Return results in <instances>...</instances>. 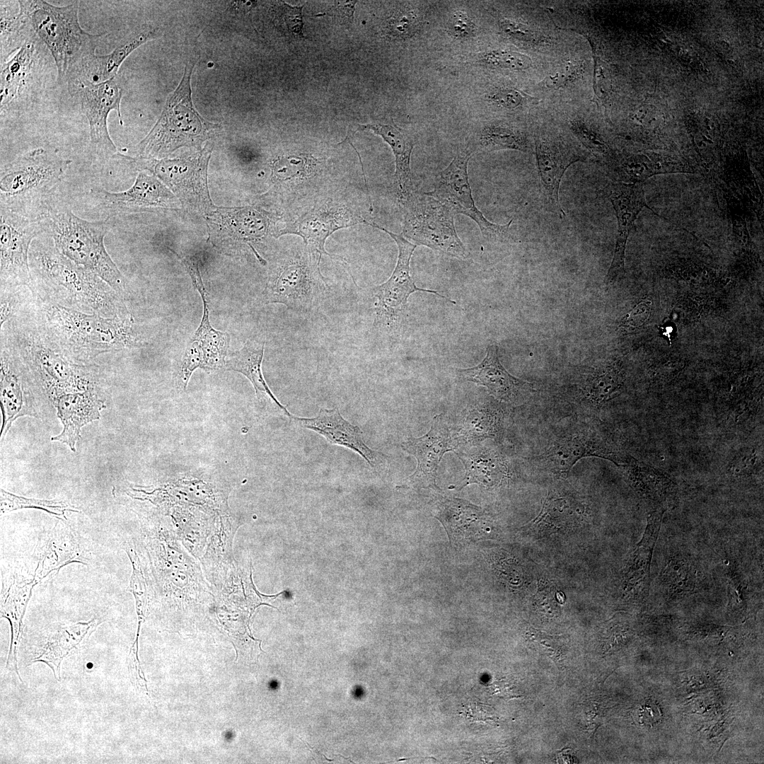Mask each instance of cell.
I'll use <instances>...</instances> for the list:
<instances>
[{"instance_id":"cell-1","label":"cell","mask_w":764,"mask_h":764,"mask_svg":"<svg viewBox=\"0 0 764 764\" xmlns=\"http://www.w3.org/2000/svg\"><path fill=\"white\" fill-rule=\"evenodd\" d=\"M29 266V286L45 303L107 318L129 316L120 294L96 274L66 257L53 241H33Z\"/></svg>"},{"instance_id":"cell-2","label":"cell","mask_w":764,"mask_h":764,"mask_svg":"<svg viewBox=\"0 0 764 764\" xmlns=\"http://www.w3.org/2000/svg\"><path fill=\"white\" fill-rule=\"evenodd\" d=\"M79 3L57 6L45 1H18L31 31L54 59L59 83L67 82L69 86L79 79L87 60L96 54L101 38L107 34H92L81 28Z\"/></svg>"},{"instance_id":"cell-3","label":"cell","mask_w":764,"mask_h":764,"mask_svg":"<svg viewBox=\"0 0 764 764\" xmlns=\"http://www.w3.org/2000/svg\"><path fill=\"white\" fill-rule=\"evenodd\" d=\"M44 303V330L67 358L79 361L134 344L131 316L107 318Z\"/></svg>"},{"instance_id":"cell-4","label":"cell","mask_w":764,"mask_h":764,"mask_svg":"<svg viewBox=\"0 0 764 764\" xmlns=\"http://www.w3.org/2000/svg\"><path fill=\"white\" fill-rule=\"evenodd\" d=\"M57 249L66 257L94 272L122 294L125 280L105 245L108 220L90 221L69 209H47L39 216Z\"/></svg>"},{"instance_id":"cell-5","label":"cell","mask_w":764,"mask_h":764,"mask_svg":"<svg viewBox=\"0 0 764 764\" xmlns=\"http://www.w3.org/2000/svg\"><path fill=\"white\" fill-rule=\"evenodd\" d=\"M194 65H187L180 83L168 97L162 112L148 134L137 145L142 158L162 159L182 146H199L219 127L204 120L191 98Z\"/></svg>"},{"instance_id":"cell-6","label":"cell","mask_w":764,"mask_h":764,"mask_svg":"<svg viewBox=\"0 0 764 764\" xmlns=\"http://www.w3.org/2000/svg\"><path fill=\"white\" fill-rule=\"evenodd\" d=\"M71 161L44 148L30 150L1 168L0 207L26 215L62 181Z\"/></svg>"},{"instance_id":"cell-7","label":"cell","mask_w":764,"mask_h":764,"mask_svg":"<svg viewBox=\"0 0 764 764\" xmlns=\"http://www.w3.org/2000/svg\"><path fill=\"white\" fill-rule=\"evenodd\" d=\"M321 256L305 246L274 266L263 291L266 303H282L306 313L318 306L330 290L319 268Z\"/></svg>"},{"instance_id":"cell-8","label":"cell","mask_w":764,"mask_h":764,"mask_svg":"<svg viewBox=\"0 0 764 764\" xmlns=\"http://www.w3.org/2000/svg\"><path fill=\"white\" fill-rule=\"evenodd\" d=\"M399 201L403 214L401 234L405 238L452 257H467L455 228L456 214L450 209L427 193L415 190Z\"/></svg>"},{"instance_id":"cell-9","label":"cell","mask_w":764,"mask_h":764,"mask_svg":"<svg viewBox=\"0 0 764 764\" xmlns=\"http://www.w3.org/2000/svg\"><path fill=\"white\" fill-rule=\"evenodd\" d=\"M13 345L24 361L30 364L42 378L54 397L63 393L80 392L92 386V380L81 366H77L44 333L18 334Z\"/></svg>"},{"instance_id":"cell-10","label":"cell","mask_w":764,"mask_h":764,"mask_svg":"<svg viewBox=\"0 0 764 764\" xmlns=\"http://www.w3.org/2000/svg\"><path fill=\"white\" fill-rule=\"evenodd\" d=\"M1 289L29 286V252L33 241L45 231L40 217L0 207Z\"/></svg>"},{"instance_id":"cell-11","label":"cell","mask_w":764,"mask_h":764,"mask_svg":"<svg viewBox=\"0 0 764 764\" xmlns=\"http://www.w3.org/2000/svg\"><path fill=\"white\" fill-rule=\"evenodd\" d=\"M45 48L33 34L12 57L1 64V115L25 108L37 94L47 62Z\"/></svg>"},{"instance_id":"cell-12","label":"cell","mask_w":764,"mask_h":764,"mask_svg":"<svg viewBox=\"0 0 764 764\" xmlns=\"http://www.w3.org/2000/svg\"><path fill=\"white\" fill-rule=\"evenodd\" d=\"M211 150L206 146L190 157L179 159L139 158L141 167L163 182L189 207L206 212L212 203L207 187Z\"/></svg>"},{"instance_id":"cell-13","label":"cell","mask_w":764,"mask_h":764,"mask_svg":"<svg viewBox=\"0 0 764 764\" xmlns=\"http://www.w3.org/2000/svg\"><path fill=\"white\" fill-rule=\"evenodd\" d=\"M470 149L458 150L451 163L436 176L432 191L427 194L446 206L455 214H462L473 219L487 238L506 236L512 223L498 225L488 221L478 209L473 198L468 179Z\"/></svg>"},{"instance_id":"cell-14","label":"cell","mask_w":764,"mask_h":764,"mask_svg":"<svg viewBox=\"0 0 764 764\" xmlns=\"http://www.w3.org/2000/svg\"><path fill=\"white\" fill-rule=\"evenodd\" d=\"M70 87L74 88L81 110L88 120L92 151L103 158L115 157L118 151L108 131L109 113L115 111L120 123L123 124L120 110L122 90L115 77L100 83L79 81Z\"/></svg>"},{"instance_id":"cell-15","label":"cell","mask_w":764,"mask_h":764,"mask_svg":"<svg viewBox=\"0 0 764 764\" xmlns=\"http://www.w3.org/2000/svg\"><path fill=\"white\" fill-rule=\"evenodd\" d=\"M19 354V353H18ZM20 355V354H19ZM16 350L1 346V409L3 422L1 436L4 437L13 422L21 416L37 417L34 395L28 376V367Z\"/></svg>"},{"instance_id":"cell-16","label":"cell","mask_w":764,"mask_h":764,"mask_svg":"<svg viewBox=\"0 0 764 764\" xmlns=\"http://www.w3.org/2000/svg\"><path fill=\"white\" fill-rule=\"evenodd\" d=\"M362 221L387 233L398 248L397 264L390 277L374 289V296L378 299L376 306L378 318H395L406 306L409 296L415 291L432 293L446 299L436 291L421 289L415 284L410 274V263L417 245L408 241L402 234L390 232L376 223Z\"/></svg>"},{"instance_id":"cell-17","label":"cell","mask_w":764,"mask_h":764,"mask_svg":"<svg viewBox=\"0 0 764 764\" xmlns=\"http://www.w3.org/2000/svg\"><path fill=\"white\" fill-rule=\"evenodd\" d=\"M536 156L544 195L560 218L565 216L559 199L560 185L565 172L582 154L562 137L538 132L535 137Z\"/></svg>"},{"instance_id":"cell-18","label":"cell","mask_w":764,"mask_h":764,"mask_svg":"<svg viewBox=\"0 0 764 764\" xmlns=\"http://www.w3.org/2000/svg\"><path fill=\"white\" fill-rule=\"evenodd\" d=\"M91 194L104 209L115 212H151L173 207V193L154 174L140 172L127 190L110 192L93 188Z\"/></svg>"},{"instance_id":"cell-19","label":"cell","mask_w":764,"mask_h":764,"mask_svg":"<svg viewBox=\"0 0 764 764\" xmlns=\"http://www.w3.org/2000/svg\"><path fill=\"white\" fill-rule=\"evenodd\" d=\"M596 456L623 465L628 457L618 453L591 430H577L557 439L543 453L539 461L550 471L567 475L581 458Z\"/></svg>"},{"instance_id":"cell-20","label":"cell","mask_w":764,"mask_h":764,"mask_svg":"<svg viewBox=\"0 0 764 764\" xmlns=\"http://www.w3.org/2000/svg\"><path fill=\"white\" fill-rule=\"evenodd\" d=\"M603 192L611 202L618 220L614 255L605 279L608 284L624 271L627 238L639 213L644 207L651 209L646 203L643 183L612 182L604 188Z\"/></svg>"},{"instance_id":"cell-21","label":"cell","mask_w":764,"mask_h":764,"mask_svg":"<svg viewBox=\"0 0 764 764\" xmlns=\"http://www.w3.org/2000/svg\"><path fill=\"white\" fill-rule=\"evenodd\" d=\"M403 446L417 461L416 470L410 477L412 484L436 489V470L440 461L446 451L454 449L456 441L440 415L434 417L427 434L419 438L409 439Z\"/></svg>"},{"instance_id":"cell-22","label":"cell","mask_w":764,"mask_h":764,"mask_svg":"<svg viewBox=\"0 0 764 764\" xmlns=\"http://www.w3.org/2000/svg\"><path fill=\"white\" fill-rule=\"evenodd\" d=\"M357 223L350 213L344 207H331L329 204L313 207L294 221L287 224L278 236L295 234L301 236L305 246L321 257L326 255L332 257L325 249V243L335 231L347 228Z\"/></svg>"},{"instance_id":"cell-23","label":"cell","mask_w":764,"mask_h":764,"mask_svg":"<svg viewBox=\"0 0 764 764\" xmlns=\"http://www.w3.org/2000/svg\"><path fill=\"white\" fill-rule=\"evenodd\" d=\"M291 419L301 427L322 435L331 444L357 452L372 468H375L379 461L381 454L366 445L361 430L344 419L337 408H320L317 416L311 418L293 415Z\"/></svg>"},{"instance_id":"cell-24","label":"cell","mask_w":764,"mask_h":764,"mask_svg":"<svg viewBox=\"0 0 764 764\" xmlns=\"http://www.w3.org/2000/svg\"><path fill=\"white\" fill-rule=\"evenodd\" d=\"M58 417L63 424L62 432L52 437L66 444L76 451L75 445L81 438V428L89 422L98 420L105 407L93 391V388L84 391L63 393L54 397Z\"/></svg>"},{"instance_id":"cell-25","label":"cell","mask_w":764,"mask_h":764,"mask_svg":"<svg viewBox=\"0 0 764 764\" xmlns=\"http://www.w3.org/2000/svg\"><path fill=\"white\" fill-rule=\"evenodd\" d=\"M356 131L368 129L379 135L390 146L395 158V183L399 200L414 191L410 158L414 141L408 132L393 120H381L358 125Z\"/></svg>"},{"instance_id":"cell-26","label":"cell","mask_w":764,"mask_h":764,"mask_svg":"<svg viewBox=\"0 0 764 764\" xmlns=\"http://www.w3.org/2000/svg\"><path fill=\"white\" fill-rule=\"evenodd\" d=\"M497 349L496 345H490L486 357L480 364L470 369H459L458 373L464 381L487 387L497 398L511 401L516 398L521 390H526L531 386L506 371L499 360Z\"/></svg>"},{"instance_id":"cell-27","label":"cell","mask_w":764,"mask_h":764,"mask_svg":"<svg viewBox=\"0 0 764 764\" xmlns=\"http://www.w3.org/2000/svg\"><path fill=\"white\" fill-rule=\"evenodd\" d=\"M98 623V620L93 619L60 626L49 636L41 652L32 662L45 663L60 681L62 662L88 639Z\"/></svg>"},{"instance_id":"cell-28","label":"cell","mask_w":764,"mask_h":764,"mask_svg":"<svg viewBox=\"0 0 764 764\" xmlns=\"http://www.w3.org/2000/svg\"><path fill=\"white\" fill-rule=\"evenodd\" d=\"M664 509L649 514L643 537L632 553L625 573V589L645 596L649 591L650 565L660 531Z\"/></svg>"},{"instance_id":"cell-29","label":"cell","mask_w":764,"mask_h":764,"mask_svg":"<svg viewBox=\"0 0 764 764\" xmlns=\"http://www.w3.org/2000/svg\"><path fill=\"white\" fill-rule=\"evenodd\" d=\"M158 35V29L143 30L123 38L108 54L98 55L96 53L87 60L74 83L82 80L100 83L115 78L122 62L134 50Z\"/></svg>"},{"instance_id":"cell-30","label":"cell","mask_w":764,"mask_h":764,"mask_svg":"<svg viewBox=\"0 0 764 764\" xmlns=\"http://www.w3.org/2000/svg\"><path fill=\"white\" fill-rule=\"evenodd\" d=\"M35 585L33 579L30 581H21L15 579L1 597V617L7 619L11 625V642L6 667L15 672L21 681L22 679L17 663L18 649L21 637L23 620Z\"/></svg>"},{"instance_id":"cell-31","label":"cell","mask_w":764,"mask_h":764,"mask_svg":"<svg viewBox=\"0 0 764 764\" xmlns=\"http://www.w3.org/2000/svg\"><path fill=\"white\" fill-rule=\"evenodd\" d=\"M264 349L263 341L248 340L241 349L231 354L224 367L246 376L252 383L257 398L266 395L287 417L291 418L292 415L274 397L263 377L261 366Z\"/></svg>"},{"instance_id":"cell-32","label":"cell","mask_w":764,"mask_h":764,"mask_svg":"<svg viewBox=\"0 0 764 764\" xmlns=\"http://www.w3.org/2000/svg\"><path fill=\"white\" fill-rule=\"evenodd\" d=\"M226 212L231 219V220L224 211H218V215L216 216L220 219V224L225 225V229L227 231L219 232L220 235H224L222 239L228 236V239L225 241L226 243L221 248L229 249L233 243H247L253 248L251 243L258 241L267 233V221L255 209L247 208L238 211L229 210Z\"/></svg>"},{"instance_id":"cell-33","label":"cell","mask_w":764,"mask_h":764,"mask_svg":"<svg viewBox=\"0 0 764 764\" xmlns=\"http://www.w3.org/2000/svg\"><path fill=\"white\" fill-rule=\"evenodd\" d=\"M33 35L18 1H1V64L12 57Z\"/></svg>"},{"instance_id":"cell-34","label":"cell","mask_w":764,"mask_h":764,"mask_svg":"<svg viewBox=\"0 0 764 764\" xmlns=\"http://www.w3.org/2000/svg\"><path fill=\"white\" fill-rule=\"evenodd\" d=\"M635 490L654 504L665 502L673 492V485L665 475L628 458L623 465Z\"/></svg>"},{"instance_id":"cell-35","label":"cell","mask_w":764,"mask_h":764,"mask_svg":"<svg viewBox=\"0 0 764 764\" xmlns=\"http://www.w3.org/2000/svg\"><path fill=\"white\" fill-rule=\"evenodd\" d=\"M482 509L461 499L446 500L436 518L444 526L450 540L470 536V528L483 521Z\"/></svg>"},{"instance_id":"cell-36","label":"cell","mask_w":764,"mask_h":764,"mask_svg":"<svg viewBox=\"0 0 764 764\" xmlns=\"http://www.w3.org/2000/svg\"><path fill=\"white\" fill-rule=\"evenodd\" d=\"M71 535L54 533L47 543L45 550L37 565L33 577L36 584L52 572L58 570L68 563L81 562L77 543Z\"/></svg>"},{"instance_id":"cell-37","label":"cell","mask_w":764,"mask_h":764,"mask_svg":"<svg viewBox=\"0 0 764 764\" xmlns=\"http://www.w3.org/2000/svg\"><path fill=\"white\" fill-rule=\"evenodd\" d=\"M204 302V315L201 324L192 340H195L200 347L205 362V369H216L225 366L226 357L229 335L211 327L208 318V308L204 297V286L197 289Z\"/></svg>"},{"instance_id":"cell-38","label":"cell","mask_w":764,"mask_h":764,"mask_svg":"<svg viewBox=\"0 0 764 764\" xmlns=\"http://www.w3.org/2000/svg\"><path fill=\"white\" fill-rule=\"evenodd\" d=\"M615 173L621 183H643L646 179L661 173H693L690 168L676 162L654 161L644 156H630L617 166Z\"/></svg>"},{"instance_id":"cell-39","label":"cell","mask_w":764,"mask_h":764,"mask_svg":"<svg viewBox=\"0 0 764 764\" xmlns=\"http://www.w3.org/2000/svg\"><path fill=\"white\" fill-rule=\"evenodd\" d=\"M478 147L486 151L511 149L527 151L529 141L526 134L517 127L504 122H491L484 125L477 134Z\"/></svg>"},{"instance_id":"cell-40","label":"cell","mask_w":764,"mask_h":764,"mask_svg":"<svg viewBox=\"0 0 764 764\" xmlns=\"http://www.w3.org/2000/svg\"><path fill=\"white\" fill-rule=\"evenodd\" d=\"M661 579L667 591L673 594H689L699 588L698 571L685 559L670 560L661 572Z\"/></svg>"},{"instance_id":"cell-41","label":"cell","mask_w":764,"mask_h":764,"mask_svg":"<svg viewBox=\"0 0 764 764\" xmlns=\"http://www.w3.org/2000/svg\"><path fill=\"white\" fill-rule=\"evenodd\" d=\"M1 514L22 509H37L47 511L60 519H66V511L78 512L72 506L60 500H46L28 498L12 494L1 488Z\"/></svg>"},{"instance_id":"cell-42","label":"cell","mask_w":764,"mask_h":764,"mask_svg":"<svg viewBox=\"0 0 764 764\" xmlns=\"http://www.w3.org/2000/svg\"><path fill=\"white\" fill-rule=\"evenodd\" d=\"M467 482L493 485L498 482L504 471L499 460L490 454L481 453L465 459Z\"/></svg>"},{"instance_id":"cell-43","label":"cell","mask_w":764,"mask_h":764,"mask_svg":"<svg viewBox=\"0 0 764 764\" xmlns=\"http://www.w3.org/2000/svg\"><path fill=\"white\" fill-rule=\"evenodd\" d=\"M421 23V17L413 8L401 5L388 18L386 30L392 38L406 40L418 33Z\"/></svg>"},{"instance_id":"cell-44","label":"cell","mask_w":764,"mask_h":764,"mask_svg":"<svg viewBox=\"0 0 764 764\" xmlns=\"http://www.w3.org/2000/svg\"><path fill=\"white\" fill-rule=\"evenodd\" d=\"M478 62L491 69L521 71L532 66V60L528 55L510 50H493L481 53Z\"/></svg>"},{"instance_id":"cell-45","label":"cell","mask_w":764,"mask_h":764,"mask_svg":"<svg viewBox=\"0 0 764 764\" xmlns=\"http://www.w3.org/2000/svg\"><path fill=\"white\" fill-rule=\"evenodd\" d=\"M126 551L132 565V574L130 579L129 590L132 592L136 601V609L138 617V628L136 639H139L141 625L144 620L146 615L147 591L142 573L141 565L137 553L132 548H127Z\"/></svg>"},{"instance_id":"cell-46","label":"cell","mask_w":764,"mask_h":764,"mask_svg":"<svg viewBox=\"0 0 764 764\" xmlns=\"http://www.w3.org/2000/svg\"><path fill=\"white\" fill-rule=\"evenodd\" d=\"M751 590L747 581L735 571L727 574L728 608L731 611H744L750 601Z\"/></svg>"},{"instance_id":"cell-47","label":"cell","mask_w":764,"mask_h":764,"mask_svg":"<svg viewBox=\"0 0 764 764\" xmlns=\"http://www.w3.org/2000/svg\"><path fill=\"white\" fill-rule=\"evenodd\" d=\"M310 166H311V158L304 155L282 156L274 161L272 172L277 180H288L306 175L308 173Z\"/></svg>"},{"instance_id":"cell-48","label":"cell","mask_w":764,"mask_h":764,"mask_svg":"<svg viewBox=\"0 0 764 764\" xmlns=\"http://www.w3.org/2000/svg\"><path fill=\"white\" fill-rule=\"evenodd\" d=\"M449 35L458 40H467L475 36L477 26L472 17L463 10L453 11L446 22Z\"/></svg>"},{"instance_id":"cell-49","label":"cell","mask_w":764,"mask_h":764,"mask_svg":"<svg viewBox=\"0 0 764 764\" xmlns=\"http://www.w3.org/2000/svg\"><path fill=\"white\" fill-rule=\"evenodd\" d=\"M621 376L618 371L611 369L596 376L591 381L589 394L596 401L608 400L620 388Z\"/></svg>"},{"instance_id":"cell-50","label":"cell","mask_w":764,"mask_h":764,"mask_svg":"<svg viewBox=\"0 0 764 764\" xmlns=\"http://www.w3.org/2000/svg\"><path fill=\"white\" fill-rule=\"evenodd\" d=\"M487 99L498 107L514 110L521 107L526 101V97L519 90L510 87H498L491 91Z\"/></svg>"},{"instance_id":"cell-51","label":"cell","mask_w":764,"mask_h":764,"mask_svg":"<svg viewBox=\"0 0 764 764\" xmlns=\"http://www.w3.org/2000/svg\"><path fill=\"white\" fill-rule=\"evenodd\" d=\"M199 367L205 369L203 353L198 343L195 340H191L185 351L181 369V378L184 388H185L192 371Z\"/></svg>"},{"instance_id":"cell-52","label":"cell","mask_w":764,"mask_h":764,"mask_svg":"<svg viewBox=\"0 0 764 764\" xmlns=\"http://www.w3.org/2000/svg\"><path fill=\"white\" fill-rule=\"evenodd\" d=\"M573 132L589 150L601 154L606 151V145L591 127L581 120L571 122Z\"/></svg>"},{"instance_id":"cell-53","label":"cell","mask_w":764,"mask_h":764,"mask_svg":"<svg viewBox=\"0 0 764 764\" xmlns=\"http://www.w3.org/2000/svg\"><path fill=\"white\" fill-rule=\"evenodd\" d=\"M651 307V299L642 300L622 319L619 327L634 330L642 326L650 316Z\"/></svg>"},{"instance_id":"cell-54","label":"cell","mask_w":764,"mask_h":764,"mask_svg":"<svg viewBox=\"0 0 764 764\" xmlns=\"http://www.w3.org/2000/svg\"><path fill=\"white\" fill-rule=\"evenodd\" d=\"M471 426L473 437L493 436L497 429V419L490 412H480L473 415Z\"/></svg>"},{"instance_id":"cell-55","label":"cell","mask_w":764,"mask_h":764,"mask_svg":"<svg viewBox=\"0 0 764 764\" xmlns=\"http://www.w3.org/2000/svg\"><path fill=\"white\" fill-rule=\"evenodd\" d=\"M499 27L507 36L517 40L528 41L531 37L528 26L517 21L502 18L499 21Z\"/></svg>"},{"instance_id":"cell-56","label":"cell","mask_w":764,"mask_h":764,"mask_svg":"<svg viewBox=\"0 0 764 764\" xmlns=\"http://www.w3.org/2000/svg\"><path fill=\"white\" fill-rule=\"evenodd\" d=\"M759 458L756 451H748L736 458L732 463V472L739 475L750 474L756 468Z\"/></svg>"},{"instance_id":"cell-57","label":"cell","mask_w":764,"mask_h":764,"mask_svg":"<svg viewBox=\"0 0 764 764\" xmlns=\"http://www.w3.org/2000/svg\"><path fill=\"white\" fill-rule=\"evenodd\" d=\"M285 16L284 21L286 25L289 32L296 37H301V29L303 26L301 19V8L302 7H291L289 5L285 4Z\"/></svg>"},{"instance_id":"cell-58","label":"cell","mask_w":764,"mask_h":764,"mask_svg":"<svg viewBox=\"0 0 764 764\" xmlns=\"http://www.w3.org/2000/svg\"><path fill=\"white\" fill-rule=\"evenodd\" d=\"M357 1H339L334 8V14L343 22H352L354 5Z\"/></svg>"},{"instance_id":"cell-59","label":"cell","mask_w":764,"mask_h":764,"mask_svg":"<svg viewBox=\"0 0 764 764\" xmlns=\"http://www.w3.org/2000/svg\"><path fill=\"white\" fill-rule=\"evenodd\" d=\"M306 744H307V745H308V746H309V748H311V749H313V750H314V751H316V753H317L318 754H319V755H320V756H323V757L325 758V760H328V761H332V760H333V759H328V758L327 757H325V755H323V754H322L321 753H320V752H319V751H318V750L315 749V748H314L313 747H311V746H310V744H308V743H306Z\"/></svg>"}]
</instances>
